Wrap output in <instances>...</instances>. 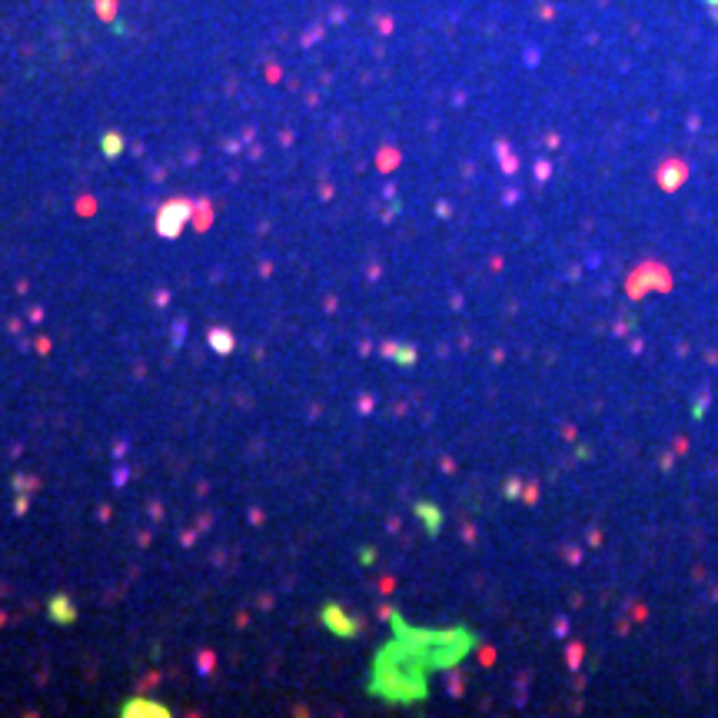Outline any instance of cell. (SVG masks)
I'll use <instances>...</instances> for the list:
<instances>
[{
    "label": "cell",
    "instance_id": "6da1fadb",
    "mask_svg": "<svg viewBox=\"0 0 718 718\" xmlns=\"http://www.w3.org/2000/svg\"><path fill=\"white\" fill-rule=\"evenodd\" d=\"M396 632L400 638L392 645L383 648L376 659V679L369 685L373 695L392 698V702H409V698H423L426 695V671L439 669V665H452L456 659L466 655L472 638L466 632H409L402 629L396 619Z\"/></svg>",
    "mask_w": 718,
    "mask_h": 718
},
{
    "label": "cell",
    "instance_id": "7a4b0ae2",
    "mask_svg": "<svg viewBox=\"0 0 718 718\" xmlns=\"http://www.w3.org/2000/svg\"><path fill=\"white\" fill-rule=\"evenodd\" d=\"M319 619H323V625L330 629L333 636L340 638H356L359 636V619H353V615H346V609L342 605H326L323 612H319Z\"/></svg>",
    "mask_w": 718,
    "mask_h": 718
},
{
    "label": "cell",
    "instance_id": "3957f363",
    "mask_svg": "<svg viewBox=\"0 0 718 718\" xmlns=\"http://www.w3.org/2000/svg\"><path fill=\"white\" fill-rule=\"evenodd\" d=\"M190 216V203L187 200H170L160 210V216H156V230H160V236H177L180 230H183V223H187Z\"/></svg>",
    "mask_w": 718,
    "mask_h": 718
},
{
    "label": "cell",
    "instance_id": "277c9868",
    "mask_svg": "<svg viewBox=\"0 0 718 718\" xmlns=\"http://www.w3.org/2000/svg\"><path fill=\"white\" fill-rule=\"evenodd\" d=\"M120 712H123L127 718H133V715H160V718L170 715L166 708H156V702H130V705H123Z\"/></svg>",
    "mask_w": 718,
    "mask_h": 718
},
{
    "label": "cell",
    "instance_id": "5b68a950",
    "mask_svg": "<svg viewBox=\"0 0 718 718\" xmlns=\"http://www.w3.org/2000/svg\"><path fill=\"white\" fill-rule=\"evenodd\" d=\"M416 512H423L426 516V529H429V536H436L439 532V512L433 506H426V502H419V506H416Z\"/></svg>",
    "mask_w": 718,
    "mask_h": 718
},
{
    "label": "cell",
    "instance_id": "8992f818",
    "mask_svg": "<svg viewBox=\"0 0 718 718\" xmlns=\"http://www.w3.org/2000/svg\"><path fill=\"white\" fill-rule=\"evenodd\" d=\"M223 333H226V330H213L210 342L216 346V349H220V353H230V349H233V340H230V336H223Z\"/></svg>",
    "mask_w": 718,
    "mask_h": 718
},
{
    "label": "cell",
    "instance_id": "52a82bcc",
    "mask_svg": "<svg viewBox=\"0 0 718 718\" xmlns=\"http://www.w3.org/2000/svg\"><path fill=\"white\" fill-rule=\"evenodd\" d=\"M104 143H106V147H104L106 156H117V154H120V140H117V137H106Z\"/></svg>",
    "mask_w": 718,
    "mask_h": 718
}]
</instances>
